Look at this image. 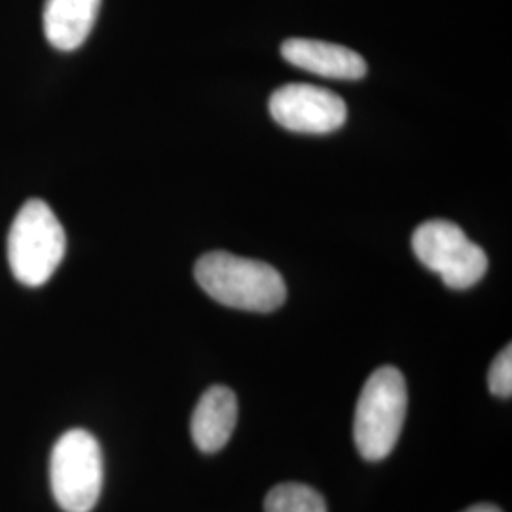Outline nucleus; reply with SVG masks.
<instances>
[{"label":"nucleus","mask_w":512,"mask_h":512,"mask_svg":"<svg viewBox=\"0 0 512 512\" xmlns=\"http://www.w3.org/2000/svg\"><path fill=\"white\" fill-rule=\"evenodd\" d=\"M194 275L213 300L236 310L270 313L281 308L287 298L285 279L274 266L226 251L203 255L196 262Z\"/></svg>","instance_id":"nucleus-1"},{"label":"nucleus","mask_w":512,"mask_h":512,"mask_svg":"<svg viewBox=\"0 0 512 512\" xmlns=\"http://www.w3.org/2000/svg\"><path fill=\"white\" fill-rule=\"evenodd\" d=\"M408 406V389L401 370L395 366L378 368L359 395L353 439L368 461L387 458L403 431Z\"/></svg>","instance_id":"nucleus-2"},{"label":"nucleus","mask_w":512,"mask_h":512,"mask_svg":"<svg viewBox=\"0 0 512 512\" xmlns=\"http://www.w3.org/2000/svg\"><path fill=\"white\" fill-rule=\"evenodd\" d=\"M65 251L67 236L52 207L42 200L25 203L8 234V264L14 277L27 287L48 283Z\"/></svg>","instance_id":"nucleus-3"},{"label":"nucleus","mask_w":512,"mask_h":512,"mask_svg":"<svg viewBox=\"0 0 512 512\" xmlns=\"http://www.w3.org/2000/svg\"><path fill=\"white\" fill-rule=\"evenodd\" d=\"M50 486L65 512H90L103 490V454L92 433L71 429L55 442Z\"/></svg>","instance_id":"nucleus-4"},{"label":"nucleus","mask_w":512,"mask_h":512,"mask_svg":"<svg viewBox=\"0 0 512 512\" xmlns=\"http://www.w3.org/2000/svg\"><path fill=\"white\" fill-rule=\"evenodd\" d=\"M412 249L421 264L439 274L446 287L463 291L476 285L488 270V256L450 220H427L416 228Z\"/></svg>","instance_id":"nucleus-5"},{"label":"nucleus","mask_w":512,"mask_h":512,"mask_svg":"<svg viewBox=\"0 0 512 512\" xmlns=\"http://www.w3.org/2000/svg\"><path fill=\"white\" fill-rule=\"evenodd\" d=\"M270 114L289 131L323 135L346 124L348 107L340 95L327 88L294 82L272 93Z\"/></svg>","instance_id":"nucleus-6"},{"label":"nucleus","mask_w":512,"mask_h":512,"mask_svg":"<svg viewBox=\"0 0 512 512\" xmlns=\"http://www.w3.org/2000/svg\"><path fill=\"white\" fill-rule=\"evenodd\" d=\"M283 57L302 71L334 80H361L368 67L353 50L311 38H289L281 46Z\"/></svg>","instance_id":"nucleus-7"},{"label":"nucleus","mask_w":512,"mask_h":512,"mask_svg":"<svg viewBox=\"0 0 512 512\" xmlns=\"http://www.w3.org/2000/svg\"><path fill=\"white\" fill-rule=\"evenodd\" d=\"M238 421V399L226 385H213L202 395L190 421L194 444L205 452H220L232 437Z\"/></svg>","instance_id":"nucleus-8"},{"label":"nucleus","mask_w":512,"mask_h":512,"mask_svg":"<svg viewBox=\"0 0 512 512\" xmlns=\"http://www.w3.org/2000/svg\"><path fill=\"white\" fill-rule=\"evenodd\" d=\"M101 0H46L44 35L59 52H73L90 37Z\"/></svg>","instance_id":"nucleus-9"},{"label":"nucleus","mask_w":512,"mask_h":512,"mask_svg":"<svg viewBox=\"0 0 512 512\" xmlns=\"http://www.w3.org/2000/svg\"><path fill=\"white\" fill-rule=\"evenodd\" d=\"M266 512H327L323 495L300 482L277 484L266 495Z\"/></svg>","instance_id":"nucleus-10"},{"label":"nucleus","mask_w":512,"mask_h":512,"mask_svg":"<svg viewBox=\"0 0 512 512\" xmlns=\"http://www.w3.org/2000/svg\"><path fill=\"white\" fill-rule=\"evenodd\" d=\"M488 387L495 397L511 399L512 395V348L503 349L488 372Z\"/></svg>","instance_id":"nucleus-11"},{"label":"nucleus","mask_w":512,"mask_h":512,"mask_svg":"<svg viewBox=\"0 0 512 512\" xmlns=\"http://www.w3.org/2000/svg\"><path fill=\"white\" fill-rule=\"evenodd\" d=\"M463 512H503L499 507H495V505H490V503H478V505H473V507H469V509H465Z\"/></svg>","instance_id":"nucleus-12"}]
</instances>
